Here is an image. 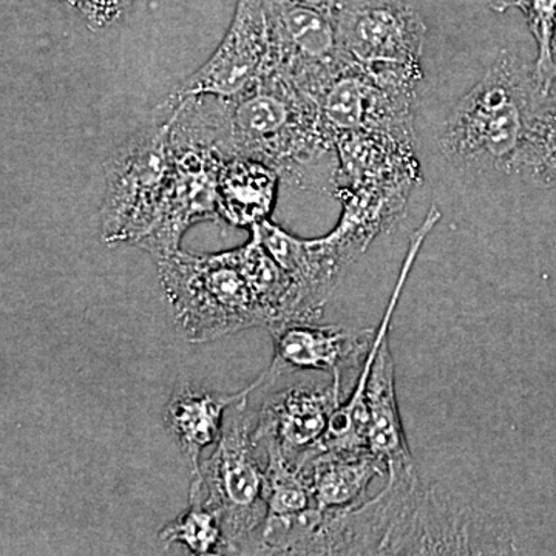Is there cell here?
<instances>
[{
  "label": "cell",
  "instance_id": "20",
  "mask_svg": "<svg viewBox=\"0 0 556 556\" xmlns=\"http://www.w3.org/2000/svg\"><path fill=\"white\" fill-rule=\"evenodd\" d=\"M83 14L90 30H108L123 20L134 0H62Z\"/></svg>",
  "mask_w": 556,
  "mask_h": 556
},
{
  "label": "cell",
  "instance_id": "13",
  "mask_svg": "<svg viewBox=\"0 0 556 556\" xmlns=\"http://www.w3.org/2000/svg\"><path fill=\"white\" fill-rule=\"evenodd\" d=\"M251 386L223 394L207 388L182 383L164 408V426L197 473L204 450L217 444L230 407L247 397Z\"/></svg>",
  "mask_w": 556,
  "mask_h": 556
},
{
  "label": "cell",
  "instance_id": "1",
  "mask_svg": "<svg viewBox=\"0 0 556 556\" xmlns=\"http://www.w3.org/2000/svg\"><path fill=\"white\" fill-rule=\"evenodd\" d=\"M153 119L170 124L174 144L201 146L223 159L263 161L300 188H339L336 139L316 101L281 70L268 68L241 97L190 98Z\"/></svg>",
  "mask_w": 556,
  "mask_h": 556
},
{
  "label": "cell",
  "instance_id": "6",
  "mask_svg": "<svg viewBox=\"0 0 556 556\" xmlns=\"http://www.w3.org/2000/svg\"><path fill=\"white\" fill-rule=\"evenodd\" d=\"M174 164L170 124L152 121L131 135L105 164L101 237L105 244H131L155 217Z\"/></svg>",
  "mask_w": 556,
  "mask_h": 556
},
{
  "label": "cell",
  "instance_id": "7",
  "mask_svg": "<svg viewBox=\"0 0 556 556\" xmlns=\"http://www.w3.org/2000/svg\"><path fill=\"white\" fill-rule=\"evenodd\" d=\"M269 60L270 33L265 2L237 0L232 22L217 50L156 105L153 118L167 115L190 98L241 97L265 76Z\"/></svg>",
  "mask_w": 556,
  "mask_h": 556
},
{
  "label": "cell",
  "instance_id": "8",
  "mask_svg": "<svg viewBox=\"0 0 556 556\" xmlns=\"http://www.w3.org/2000/svg\"><path fill=\"white\" fill-rule=\"evenodd\" d=\"M332 20L343 56L364 67L420 68L427 25L404 0H345Z\"/></svg>",
  "mask_w": 556,
  "mask_h": 556
},
{
  "label": "cell",
  "instance_id": "18",
  "mask_svg": "<svg viewBox=\"0 0 556 556\" xmlns=\"http://www.w3.org/2000/svg\"><path fill=\"white\" fill-rule=\"evenodd\" d=\"M266 506L268 518H289L314 507L313 495L302 467L292 466L277 450H265Z\"/></svg>",
  "mask_w": 556,
  "mask_h": 556
},
{
  "label": "cell",
  "instance_id": "4",
  "mask_svg": "<svg viewBox=\"0 0 556 556\" xmlns=\"http://www.w3.org/2000/svg\"><path fill=\"white\" fill-rule=\"evenodd\" d=\"M255 382H252L254 390ZM247 397L230 407L214 452L201 459L192 475L189 496L199 497L219 511L230 554H255L268 517L265 450L255 439V412Z\"/></svg>",
  "mask_w": 556,
  "mask_h": 556
},
{
  "label": "cell",
  "instance_id": "3",
  "mask_svg": "<svg viewBox=\"0 0 556 556\" xmlns=\"http://www.w3.org/2000/svg\"><path fill=\"white\" fill-rule=\"evenodd\" d=\"M155 262L178 334L186 342H214L244 329L269 327L240 248L203 255L179 249Z\"/></svg>",
  "mask_w": 556,
  "mask_h": 556
},
{
  "label": "cell",
  "instance_id": "14",
  "mask_svg": "<svg viewBox=\"0 0 556 556\" xmlns=\"http://www.w3.org/2000/svg\"><path fill=\"white\" fill-rule=\"evenodd\" d=\"M314 507L320 511L346 510L368 500V489L386 467L369 452L320 450L302 466Z\"/></svg>",
  "mask_w": 556,
  "mask_h": 556
},
{
  "label": "cell",
  "instance_id": "12",
  "mask_svg": "<svg viewBox=\"0 0 556 556\" xmlns=\"http://www.w3.org/2000/svg\"><path fill=\"white\" fill-rule=\"evenodd\" d=\"M368 450L386 467L387 478L416 473L404 426L399 415L396 372L388 334L379 343L367 382Z\"/></svg>",
  "mask_w": 556,
  "mask_h": 556
},
{
  "label": "cell",
  "instance_id": "17",
  "mask_svg": "<svg viewBox=\"0 0 556 556\" xmlns=\"http://www.w3.org/2000/svg\"><path fill=\"white\" fill-rule=\"evenodd\" d=\"M159 540L164 547L179 544L193 555L230 554L222 515L193 496L188 508L160 530Z\"/></svg>",
  "mask_w": 556,
  "mask_h": 556
},
{
  "label": "cell",
  "instance_id": "10",
  "mask_svg": "<svg viewBox=\"0 0 556 556\" xmlns=\"http://www.w3.org/2000/svg\"><path fill=\"white\" fill-rule=\"evenodd\" d=\"M249 230L294 281L303 321L320 320L340 278L356 258L331 233L321 239L302 240L270 219Z\"/></svg>",
  "mask_w": 556,
  "mask_h": 556
},
{
  "label": "cell",
  "instance_id": "19",
  "mask_svg": "<svg viewBox=\"0 0 556 556\" xmlns=\"http://www.w3.org/2000/svg\"><path fill=\"white\" fill-rule=\"evenodd\" d=\"M497 13L517 9L525 14L529 30L536 42L535 72L544 89L552 90L556 84V60L554 40L556 35V0H501L493 3Z\"/></svg>",
  "mask_w": 556,
  "mask_h": 556
},
{
  "label": "cell",
  "instance_id": "2",
  "mask_svg": "<svg viewBox=\"0 0 556 556\" xmlns=\"http://www.w3.org/2000/svg\"><path fill=\"white\" fill-rule=\"evenodd\" d=\"M552 90L541 86L535 64L501 51L445 119L439 134L442 155L457 170L511 174L530 121Z\"/></svg>",
  "mask_w": 556,
  "mask_h": 556
},
{
  "label": "cell",
  "instance_id": "11",
  "mask_svg": "<svg viewBox=\"0 0 556 556\" xmlns=\"http://www.w3.org/2000/svg\"><path fill=\"white\" fill-rule=\"evenodd\" d=\"M274 343L269 367L283 371H318L345 379L364 367L378 331L318 321H287L268 328Z\"/></svg>",
  "mask_w": 556,
  "mask_h": 556
},
{
  "label": "cell",
  "instance_id": "9",
  "mask_svg": "<svg viewBox=\"0 0 556 556\" xmlns=\"http://www.w3.org/2000/svg\"><path fill=\"white\" fill-rule=\"evenodd\" d=\"M174 144V142H172ZM223 156L201 146L174 144V164L155 217L135 247L153 258L179 251L182 237L199 223H219L218 172Z\"/></svg>",
  "mask_w": 556,
  "mask_h": 556
},
{
  "label": "cell",
  "instance_id": "16",
  "mask_svg": "<svg viewBox=\"0 0 556 556\" xmlns=\"http://www.w3.org/2000/svg\"><path fill=\"white\" fill-rule=\"evenodd\" d=\"M511 174L527 185L556 189V90L551 91L535 115L515 156Z\"/></svg>",
  "mask_w": 556,
  "mask_h": 556
},
{
  "label": "cell",
  "instance_id": "15",
  "mask_svg": "<svg viewBox=\"0 0 556 556\" xmlns=\"http://www.w3.org/2000/svg\"><path fill=\"white\" fill-rule=\"evenodd\" d=\"M280 174L269 164L244 156L223 159L218 172L219 223L252 229L269 219Z\"/></svg>",
  "mask_w": 556,
  "mask_h": 556
},
{
  "label": "cell",
  "instance_id": "22",
  "mask_svg": "<svg viewBox=\"0 0 556 556\" xmlns=\"http://www.w3.org/2000/svg\"><path fill=\"white\" fill-rule=\"evenodd\" d=\"M554 51H555V60H556V35H555V40H554Z\"/></svg>",
  "mask_w": 556,
  "mask_h": 556
},
{
  "label": "cell",
  "instance_id": "21",
  "mask_svg": "<svg viewBox=\"0 0 556 556\" xmlns=\"http://www.w3.org/2000/svg\"><path fill=\"white\" fill-rule=\"evenodd\" d=\"M298 2L306 3L314 9L325 11L328 14H334L345 0H298Z\"/></svg>",
  "mask_w": 556,
  "mask_h": 556
},
{
  "label": "cell",
  "instance_id": "5",
  "mask_svg": "<svg viewBox=\"0 0 556 556\" xmlns=\"http://www.w3.org/2000/svg\"><path fill=\"white\" fill-rule=\"evenodd\" d=\"M262 402L255 412V439L302 467L320 452L329 419L345 401L343 379L328 372L266 368L258 376Z\"/></svg>",
  "mask_w": 556,
  "mask_h": 556
}]
</instances>
